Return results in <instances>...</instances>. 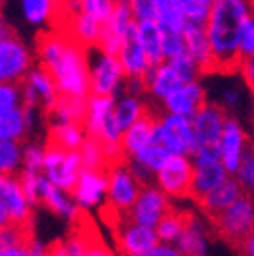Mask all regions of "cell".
Instances as JSON below:
<instances>
[{
	"mask_svg": "<svg viewBox=\"0 0 254 256\" xmlns=\"http://www.w3.org/2000/svg\"><path fill=\"white\" fill-rule=\"evenodd\" d=\"M48 248L38 240L28 238L23 244H17L12 248H2L0 250V256H46Z\"/></svg>",
	"mask_w": 254,
	"mask_h": 256,
	"instance_id": "obj_47",
	"label": "cell"
},
{
	"mask_svg": "<svg viewBox=\"0 0 254 256\" xmlns=\"http://www.w3.org/2000/svg\"><path fill=\"white\" fill-rule=\"evenodd\" d=\"M192 198L200 200L210 190L221 186L225 179L232 175L225 171V167L219 160V150L217 146H206V148H196L192 154Z\"/></svg>",
	"mask_w": 254,
	"mask_h": 256,
	"instance_id": "obj_8",
	"label": "cell"
},
{
	"mask_svg": "<svg viewBox=\"0 0 254 256\" xmlns=\"http://www.w3.org/2000/svg\"><path fill=\"white\" fill-rule=\"evenodd\" d=\"M115 238H117V248H119L121 256H140L158 244L154 229L132 223L130 219H125V216L117 221Z\"/></svg>",
	"mask_w": 254,
	"mask_h": 256,
	"instance_id": "obj_19",
	"label": "cell"
},
{
	"mask_svg": "<svg viewBox=\"0 0 254 256\" xmlns=\"http://www.w3.org/2000/svg\"><path fill=\"white\" fill-rule=\"evenodd\" d=\"M21 98L25 106L46 108V110L52 108V104L58 98V92L46 69H42L40 65L30 69V73L21 82Z\"/></svg>",
	"mask_w": 254,
	"mask_h": 256,
	"instance_id": "obj_15",
	"label": "cell"
},
{
	"mask_svg": "<svg viewBox=\"0 0 254 256\" xmlns=\"http://www.w3.org/2000/svg\"><path fill=\"white\" fill-rule=\"evenodd\" d=\"M175 248L182 256H208L210 250V227L198 214L188 212L186 227L175 242Z\"/></svg>",
	"mask_w": 254,
	"mask_h": 256,
	"instance_id": "obj_20",
	"label": "cell"
},
{
	"mask_svg": "<svg viewBox=\"0 0 254 256\" xmlns=\"http://www.w3.org/2000/svg\"><path fill=\"white\" fill-rule=\"evenodd\" d=\"M242 194H244L242 188L238 186V182H236L234 177H230V179H225L221 186L210 190L208 194H204V196H202L200 200H196V202H198L200 210L204 212L208 219H214V216H219L223 210L230 208Z\"/></svg>",
	"mask_w": 254,
	"mask_h": 256,
	"instance_id": "obj_22",
	"label": "cell"
},
{
	"mask_svg": "<svg viewBox=\"0 0 254 256\" xmlns=\"http://www.w3.org/2000/svg\"><path fill=\"white\" fill-rule=\"evenodd\" d=\"M160 54H162V60H173V58H177V56L186 54V44H184L182 34H169V32H162Z\"/></svg>",
	"mask_w": 254,
	"mask_h": 256,
	"instance_id": "obj_46",
	"label": "cell"
},
{
	"mask_svg": "<svg viewBox=\"0 0 254 256\" xmlns=\"http://www.w3.org/2000/svg\"><path fill=\"white\" fill-rule=\"evenodd\" d=\"M240 56H254V8L240 25Z\"/></svg>",
	"mask_w": 254,
	"mask_h": 256,
	"instance_id": "obj_45",
	"label": "cell"
},
{
	"mask_svg": "<svg viewBox=\"0 0 254 256\" xmlns=\"http://www.w3.org/2000/svg\"><path fill=\"white\" fill-rule=\"evenodd\" d=\"M0 210L4 212L8 225L15 227L28 225V221L32 219L34 206L25 198L17 175L15 177L0 175Z\"/></svg>",
	"mask_w": 254,
	"mask_h": 256,
	"instance_id": "obj_17",
	"label": "cell"
},
{
	"mask_svg": "<svg viewBox=\"0 0 254 256\" xmlns=\"http://www.w3.org/2000/svg\"><path fill=\"white\" fill-rule=\"evenodd\" d=\"M250 146H252V142H250V136L246 132L244 123L238 117H234V114H230V117L225 119L221 138L217 142L219 160L230 175H234L238 171V167L242 164Z\"/></svg>",
	"mask_w": 254,
	"mask_h": 256,
	"instance_id": "obj_10",
	"label": "cell"
},
{
	"mask_svg": "<svg viewBox=\"0 0 254 256\" xmlns=\"http://www.w3.org/2000/svg\"><path fill=\"white\" fill-rule=\"evenodd\" d=\"M88 78H90V96L117 98L123 92L125 73L119 65V58L96 48L88 50Z\"/></svg>",
	"mask_w": 254,
	"mask_h": 256,
	"instance_id": "obj_4",
	"label": "cell"
},
{
	"mask_svg": "<svg viewBox=\"0 0 254 256\" xmlns=\"http://www.w3.org/2000/svg\"><path fill=\"white\" fill-rule=\"evenodd\" d=\"M167 62L173 67V71L177 73V78H180L182 84L198 82L200 73H202V71L198 69V65H196V62L190 58L188 54H182V56H177V58H173V60H167Z\"/></svg>",
	"mask_w": 254,
	"mask_h": 256,
	"instance_id": "obj_43",
	"label": "cell"
},
{
	"mask_svg": "<svg viewBox=\"0 0 254 256\" xmlns=\"http://www.w3.org/2000/svg\"><path fill=\"white\" fill-rule=\"evenodd\" d=\"M78 154H80V160H82V169H88V171H104L108 167L106 156H104V148L94 138H86V142L78 150Z\"/></svg>",
	"mask_w": 254,
	"mask_h": 256,
	"instance_id": "obj_36",
	"label": "cell"
},
{
	"mask_svg": "<svg viewBox=\"0 0 254 256\" xmlns=\"http://www.w3.org/2000/svg\"><path fill=\"white\" fill-rule=\"evenodd\" d=\"M138 179L134 177L127 160L112 162L106 167V204L117 214V221L130 212L140 194Z\"/></svg>",
	"mask_w": 254,
	"mask_h": 256,
	"instance_id": "obj_6",
	"label": "cell"
},
{
	"mask_svg": "<svg viewBox=\"0 0 254 256\" xmlns=\"http://www.w3.org/2000/svg\"><path fill=\"white\" fill-rule=\"evenodd\" d=\"M46 256H67L65 248H62V242H54L52 246H48V252Z\"/></svg>",
	"mask_w": 254,
	"mask_h": 256,
	"instance_id": "obj_54",
	"label": "cell"
},
{
	"mask_svg": "<svg viewBox=\"0 0 254 256\" xmlns=\"http://www.w3.org/2000/svg\"><path fill=\"white\" fill-rule=\"evenodd\" d=\"M240 248H242L244 256H254V229L248 234V238L242 242V246H240Z\"/></svg>",
	"mask_w": 254,
	"mask_h": 256,
	"instance_id": "obj_53",
	"label": "cell"
},
{
	"mask_svg": "<svg viewBox=\"0 0 254 256\" xmlns=\"http://www.w3.org/2000/svg\"><path fill=\"white\" fill-rule=\"evenodd\" d=\"M130 8L136 23H156V0H132Z\"/></svg>",
	"mask_w": 254,
	"mask_h": 256,
	"instance_id": "obj_48",
	"label": "cell"
},
{
	"mask_svg": "<svg viewBox=\"0 0 254 256\" xmlns=\"http://www.w3.org/2000/svg\"><path fill=\"white\" fill-rule=\"evenodd\" d=\"M44 154H46V144H40V142H28V144H23L21 171H28V173H42Z\"/></svg>",
	"mask_w": 254,
	"mask_h": 256,
	"instance_id": "obj_41",
	"label": "cell"
},
{
	"mask_svg": "<svg viewBox=\"0 0 254 256\" xmlns=\"http://www.w3.org/2000/svg\"><path fill=\"white\" fill-rule=\"evenodd\" d=\"M84 256H119L110 246H106L98 236H90L88 238V246L84 250Z\"/></svg>",
	"mask_w": 254,
	"mask_h": 256,
	"instance_id": "obj_50",
	"label": "cell"
},
{
	"mask_svg": "<svg viewBox=\"0 0 254 256\" xmlns=\"http://www.w3.org/2000/svg\"><path fill=\"white\" fill-rule=\"evenodd\" d=\"M152 136H154V112H148L144 119H140L138 123H134L130 127V130L123 132V138H121L123 158L130 160L138 154L140 150L150 146Z\"/></svg>",
	"mask_w": 254,
	"mask_h": 256,
	"instance_id": "obj_25",
	"label": "cell"
},
{
	"mask_svg": "<svg viewBox=\"0 0 254 256\" xmlns=\"http://www.w3.org/2000/svg\"><path fill=\"white\" fill-rule=\"evenodd\" d=\"M40 204H44L50 212L60 216V219H65V221H78L80 214H82L69 192L56 190L54 186H50L46 179L40 188Z\"/></svg>",
	"mask_w": 254,
	"mask_h": 256,
	"instance_id": "obj_28",
	"label": "cell"
},
{
	"mask_svg": "<svg viewBox=\"0 0 254 256\" xmlns=\"http://www.w3.org/2000/svg\"><path fill=\"white\" fill-rule=\"evenodd\" d=\"M186 221H188V212H186V210L171 208V210L160 219V223L154 227L156 238H158L160 244H171V246H175V242L180 240L184 227H186Z\"/></svg>",
	"mask_w": 254,
	"mask_h": 256,
	"instance_id": "obj_34",
	"label": "cell"
},
{
	"mask_svg": "<svg viewBox=\"0 0 254 256\" xmlns=\"http://www.w3.org/2000/svg\"><path fill=\"white\" fill-rule=\"evenodd\" d=\"M180 8L188 25H206L212 0H180Z\"/></svg>",
	"mask_w": 254,
	"mask_h": 256,
	"instance_id": "obj_39",
	"label": "cell"
},
{
	"mask_svg": "<svg viewBox=\"0 0 254 256\" xmlns=\"http://www.w3.org/2000/svg\"><path fill=\"white\" fill-rule=\"evenodd\" d=\"M156 25L160 32L182 34L186 30V19L180 8V0H156Z\"/></svg>",
	"mask_w": 254,
	"mask_h": 256,
	"instance_id": "obj_33",
	"label": "cell"
},
{
	"mask_svg": "<svg viewBox=\"0 0 254 256\" xmlns=\"http://www.w3.org/2000/svg\"><path fill=\"white\" fill-rule=\"evenodd\" d=\"M192 158L190 156H169L167 162L154 175V184L169 200L192 196Z\"/></svg>",
	"mask_w": 254,
	"mask_h": 256,
	"instance_id": "obj_11",
	"label": "cell"
},
{
	"mask_svg": "<svg viewBox=\"0 0 254 256\" xmlns=\"http://www.w3.org/2000/svg\"><path fill=\"white\" fill-rule=\"evenodd\" d=\"M117 58H119V65H121V69L125 73V80H144L146 73L152 67L148 56L144 54V50L140 48L134 34L123 42Z\"/></svg>",
	"mask_w": 254,
	"mask_h": 256,
	"instance_id": "obj_26",
	"label": "cell"
},
{
	"mask_svg": "<svg viewBox=\"0 0 254 256\" xmlns=\"http://www.w3.org/2000/svg\"><path fill=\"white\" fill-rule=\"evenodd\" d=\"M82 173V160L78 152L60 150L54 146L46 144V154H44V164H42V175L44 179L54 186L56 190L69 192L78 182V177Z\"/></svg>",
	"mask_w": 254,
	"mask_h": 256,
	"instance_id": "obj_9",
	"label": "cell"
},
{
	"mask_svg": "<svg viewBox=\"0 0 254 256\" xmlns=\"http://www.w3.org/2000/svg\"><path fill=\"white\" fill-rule=\"evenodd\" d=\"M232 177L238 182V186L242 188V192L246 196L254 198V144L250 146V150L246 152L242 164H240L238 171Z\"/></svg>",
	"mask_w": 254,
	"mask_h": 256,
	"instance_id": "obj_40",
	"label": "cell"
},
{
	"mask_svg": "<svg viewBox=\"0 0 254 256\" xmlns=\"http://www.w3.org/2000/svg\"><path fill=\"white\" fill-rule=\"evenodd\" d=\"M65 10L69 12V19H67V30L62 34H65L71 42H75L78 46H82L86 50L96 48L102 25L96 23L88 15H84V12L78 8V2L65 4Z\"/></svg>",
	"mask_w": 254,
	"mask_h": 256,
	"instance_id": "obj_21",
	"label": "cell"
},
{
	"mask_svg": "<svg viewBox=\"0 0 254 256\" xmlns=\"http://www.w3.org/2000/svg\"><path fill=\"white\" fill-rule=\"evenodd\" d=\"M152 142L160 146L169 156H190L192 158L194 150H196L190 119L169 114V112L154 114V136H152Z\"/></svg>",
	"mask_w": 254,
	"mask_h": 256,
	"instance_id": "obj_3",
	"label": "cell"
},
{
	"mask_svg": "<svg viewBox=\"0 0 254 256\" xmlns=\"http://www.w3.org/2000/svg\"><path fill=\"white\" fill-rule=\"evenodd\" d=\"M21 104H23L21 84H19V86H10V84L0 86V119L6 117L10 110L19 108Z\"/></svg>",
	"mask_w": 254,
	"mask_h": 256,
	"instance_id": "obj_44",
	"label": "cell"
},
{
	"mask_svg": "<svg viewBox=\"0 0 254 256\" xmlns=\"http://www.w3.org/2000/svg\"><path fill=\"white\" fill-rule=\"evenodd\" d=\"M150 112L148 104L144 98L138 96H130V94H119L115 98V106H112V114H115V121L119 125V130L125 132L130 130L134 123H138L140 119H144Z\"/></svg>",
	"mask_w": 254,
	"mask_h": 256,
	"instance_id": "obj_29",
	"label": "cell"
},
{
	"mask_svg": "<svg viewBox=\"0 0 254 256\" xmlns=\"http://www.w3.org/2000/svg\"><path fill=\"white\" fill-rule=\"evenodd\" d=\"M40 67L52 78L58 96L88 98V50L71 42L62 32H48L38 40Z\"/></svg>",
	"mask_w": 254,
	"mask_h": 256,
	"instance_id": "obj_1",
	"label": "cell"
},
{
	"mask_svg": "<svg viewBox=\"0 0 254 256\" xmlns=\"http://www.w3.org/2000/svg\"><path fill=\"white\" fill-rule=\"evenodd\" d=\"M184 44H186V54L192 58L202 73H212V56H210V46L206 40L204 25H186L182 32Z\"/></svg>",
	"mask_w": 254,
	"mask_h": 256,
	"instance_id": "obj_24",
	"label": "cell"
},
{
	"mask_svg": "<svg viewBox=\"0 0 254 256\" xmlns=\"http://www.w3.org/2000/svg\"><path fill=\"white\" fill-rule=\"evenodd\" d=\"M86 130L78 123H50L48 132V146H54L60 150L78 152L86 142Z\"/></svg>",
	"mask_w": 254,
	"mask_h": 256,
	"instance_id": "obj_30",
	"label": "cell"
},
{
	"mask_svg": "<svg viewBox=\"0 0 254 256\" xmlns=\"http://www.w3.org/2000/svg\"><path fill=\"white\" fill-rule=\"evenodd\" d=\"M34 67V56L30 46L6 28L0 34V86H19Z\"/></svg>",
	"mask_w": 254,
	"mask_h": 256,
	"instance_id": "obj_5",
	"label": "cell"
},
{
	"mask_svg": "<svg viewBox=\"0 0 254 256\" xmlns=\"http://www.w3.org/2000/svg\"><path fill=\"white\" fill-rule=\"evenodd\" d=\"M144 86H146V94L154 100H164L177 86H182L177 73L173 71V67L169 65L167 60L158 62V65H152L150 71L146 73L144 78Z\"/></svg>",
	"mask_w": 254,
	"mask_h": 256,
	"instance_id": "obj_27",
	"label": "cell"
},
{
	"mask_svg": "<svg viewBox=\"0 0 254 256\" xmlns=\"http://www.w3.org/2000/svg\"><path fill=\"white\" fill-rule=\"evenodd\" d=\"M140 256H182V254H180V250H177L175 246H171V244H160V242H158L154 248H150L148 252L140 254Z\"/></svg>",
	"mask_w": 254,
	"mask_h": 256,
	"instance_id": "obj_52",
	"label": "cell"
},
{
	"mask_svg": "<svg viewBox=\"0 0 254 256\" xmlns=\"http://www.w3.org/2000/svg\"><path fill=\"white\" fill-rule=\"evenodd\" d=\"M134 30H136V21L132 15L130 2H115L108 21L100 30L96 50L110 54V56H117L123 42L134 34Z\"/></svg>",
	"mask_w": 254,
	"mask_h": 256,
	"instance_id": "obj_12",
	"label": "cell"
},
{
	"mask_svg": "<svg viewBox=\"0 0 254 256\" xmlns=\"http://www.w3.org/2000/svg\"><path fill=\"white\" fill-rule=\"evenodd\" d=\"M134 36L140 44V48L144 50V54L148 56L150 65H158L162 62L160 54V42H162V32L156 23H136Z\"/></svg>",
	"mask_w": 254,
	"mask_h": 256,
	"instance_id": "obj_32",
	"label": "cell"
},
{
	"mask_svg": "<svg viewBox=\"0 0 254 256\" xmlns=\"http://www.w3.org/2000/svg\"><path fill=\"white\" fill-rule=\"evenodd\" d=\"M71 198L78 204L80 212L96 210L106 202V169L88 171L82 169L78 182L71 190Z\"/></svg>",
	"mask_w": 254,
	"mask_h": 256,
	"instance_id": "obj_16",
	"label": "cell"
},
{
	"mask_svg": "<svg viewBox=\"0 0 254 256\" xmlns=\"http://www.w3.org/2000/svg\"><path fill=\"white\" fill-rule=\"evenodd\" d=\"M36 112H38V108L25 106V104L10 110L6 117L0 119V140L23 144L25 136H28L36 125Z\"/></svg>",
	"mask_w": 254,
	"mask_h": 256,
	"instance_id": "obj_23",
	"label": "cell"
},
{
	"mask_svg": "<svg viewBox=\"0 0 254 256\" xmlns=\"http://www.w3.org/2000/svg\"><path fill=\"white\" fill-rule=\"evenodd\" d=\"M23 144L21 142H4L0 140V175L15 177L21 173Z\"/></svg>",
	"mask_w": 254,
	"mask_h": 256,
	"instance_id": "obj_37",
	"label": "cell"
},
{
	"mask_svg": "<svg viewBox=\"0 0 254 256\" xmlns=\"http://www.w3.org/2000/svg\"><path fill=\"white\" fill-rule=\"evenodd\" d=\"M230 117L217 102L206 100L200 106V110L194 114L190 123H192V134H194V142L196 148H206V146H217L225 119Z\"/></svg>",
	"mask_w": 254,
	"mask_h": 256,
	"instance_id": "obj_14",
	"label": "cell"
},
{
	"mask_svg": "<svg viewBox=\"0 0 254 256\" xmlns=\"http://www.w3.org/2000/svg\"><path fill=\"white\" fill-rule=\"evenodd\" d=\"M252 8L254 6L246 0H212L204 32L210 46L214 73L238 71V65L242 60L240 56V25L252 12Z\"/></svg>",
	"mask_w": 254,
	"mask_h": 256,
	"instance_id": "obj_2",
	"label": "cell"
},
{
	"mask_svg": "<svg viewBox=\"0 0 254 256\" xmlns=\"http://www.w3.org/2000/svg\"><path fill=\"white\" fill-rule=\"evenodd\" d=\"M8 28V25H6V21H4V17H2V12H0V34H2L4 30Z\"/></svg>",
	"mask_w": 254,
	"mask_h": 256,
	"instance_id": "obj_56",
	"label": "cell"
},
{
	"mask_svg": "<svg viewBox=\"0 0 254 256\" xmlns=\"http://www.w3.org/2000/svg\"><path fill=\"white\" fill-rule=\"evenodd\" d=\"M8 225V221H6V216H4V212L0 210V232H2V229Z\"/></svg>",
	"mask_w": 254,
	"mask_h": 256,
	"instance_id": "obj_55",
	"label": "cell"
},
{
	"mask_svg": "<svg viewBox=\"0 0 254 256\" xmlns=\"http://www.w3.org/2000/svg\"><path fill=\"white\" fill-rule=\"evenodd\" d=\"M244 102V92L240 90L238 86H230V88H225L223 90V94H221V102H217V104L227 112V114H232V110H236L240 104Z\"/></svg>",
	"mask_w": 254,
	"mask_h": 256,
	"instance_id": "obj_49",
	"label": "cell"
},
{
	"mask_svg": "<svg viewBox=\"0 0 254 256\" xmlns=\"http://www.w3.org/2000/svg\"><path fill=\"white\" fill-rule=\"evenodd\" d=\"M50 123H84L86 117V98L58 96L52 108L48 110Z\"/></svg>",
	"mask_w": 254,
	"mask_h": 256,
	"instance_id": "obj_31",
	"label": "cell"
},
{
	"mask_svg": "<svg viewBox=\"0 0 254 256\" xmlns=\"http://www.w3.org/2000/svg\"><path fill=\"white\" fill-rule=\"evenodd\" d=\"M212 227L230 244L242 246V242L254 229V198L242 194L230 208L212 219Z\"/></svg>",
	"mask_w": 254,
	"mask_h": 256,
	"instance_id": "obj_7",
	"label": "cell"
},
{
	"mask_svg": "<svg viewBox=\"0 0 254 256\" xmlns=\"http://www.w3.org/2000/svg\"><path fill=\"white\" fill-rule=\"evenodd\" d=\"M21 6V15L34 28H42V25L50 23V19L54 17V12L58 6L50 0H23L19 4Z\"/></svg>",
	"mask_w": 254,
	"mask_h": 256,
	"instance_id": "obj_35",
	"label": "cell"
},
{
	"mask_svg": "<svg viewBox=\"0 0 254 256\" xmlns=\"http://www.w3.org/2000/svg\"><path fill=\"white\" fill-rule=\"evenodd\" d=\"M167 158H169L167 152H164L160 146H156L154 142H152V144L146 146L144 150H140L134 158H130V162L138 164V167H142L144 171H148L152 177H154V175L158 173V169L162 167L164 162H167Z\"/></svg>",
	"mask_w": 254,
	"mask_h": 256,
	"instance_id": "obj_38",
	"label": "cell"
},
{
	"mask_svg": "<svg viewBox=\"0 0 254 256\" xmlns=\"http://www.w3.org/2000/svg\"><path fill=\"white\" fill-rule=\"evenodd\" d=\"M171 208H173L171 200L164 196L154 184H148V186L140 188V194L134 202V206L130 208V212L125 214V219H130L132 223L154 229Z\"/></svg>",
	"mask_w": 254,
	"mask_h": 256,
	"instance_id": "obj_13",
	"label": "cell"
},
{
	"mask_svg": "<svg viewBox=\"0 0 254 256\" xmlns=\"http://www.w3.org/2000/svg\"><path fill=\"white\" fill-rule=\"evenodd\" d=\"M238 73H240V78H242V82L246 84V88L254 94V56L240 60Z\"/></svg>",
	"mask_w": 254,
	"mask_h": 256,
	"instance_id": "obj_51",
	"label": "cell"
},
{
	"mask_svg": "<svg viewBox=\"0 0 254 256\" xmlns=\"http://www.w3.org/2000/svg\"><path fill=\"white\" fill-rule=\"evenodd\" d=\"M206 102V88L198 82H190L177 86L173 92L162 100V112L177 114L184 119H192Z\"/></svg>",
	"mask_w": 254,
	"mask_h": 256,
	"instance_id": "obj_18",
	"label": "cell"
},
{
	"mask_svg": "<svg viewBox=\"0 0 254 256\" xmlns=\"http://www.w3.org/2000/svg\"><path fill=\"white\" fill-rule=\"evenodd\" d=\"M112 6H115V2H110V0H82V2H78V8L84 15H88L100 25H104L108 21Z\"/></svg>",
	"mask_w": 254,
	"mask_h": 256,
	"instance_id": "obj_42",
	"label": "cell"
}]
</instances>
